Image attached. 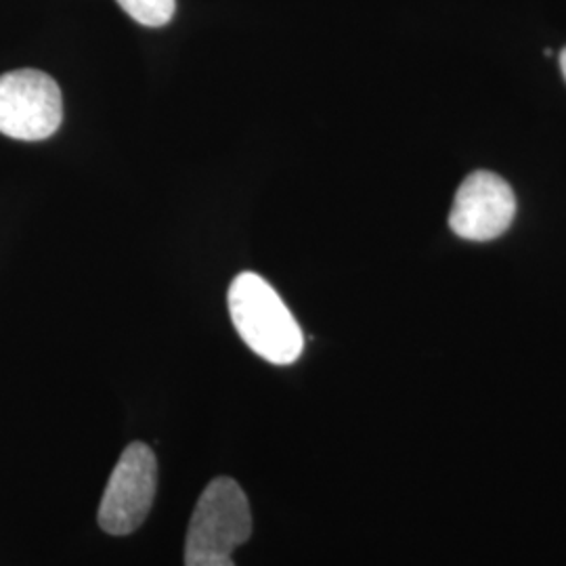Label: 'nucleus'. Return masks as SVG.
<instances>
[{"mask_svg":"<svg viewBox=\"0 0 566 566\" xmlns=\"http://www.w3.org/2000/svg\"><path fill=\"white\" fill-rule=\"evenodd\" d=\"M252 535V512L242 486L233 479H214L193 510L185 566H235L233 552Z\"/></svg>","mask_w":566,"mask_h":566,"instance_id":"f03ea898","label":"nucleus"},{"mask_svg":"<svg viewBox=\"0 0 566 566\" xmlns=\"http://www.w3.org/2000/svg\"><path fill=\"white\" fill-rule=\"evenodd\" d=\"M229 313L240 338L273 365L294 364L303 355V329L282 296L256 273H240L229 287Z\"/></svg>","mask_w":566,"mask_h":566,"instance_id":"f257e3e1","label":"nucleus"},{"mask_svg":"<svg viewBox=\"0 0 566 566\" xmlns=\"http://www.w3.org/2000/svg\"><path fill=\"white\" fill-rule=\"evenodd\" d=\"M560 70H563V74H565L566 81V49L563 51V55H560Z\"/></svg>","mask_w":566,"mask_h":566,"instance_id":"0eeeda50","label":"nucleus"},{"mask_svg":"<svg viewBox=\"0 0 566 566\" xmlns=\"http://www.w3.org/2000/svg\"><path fill=\"white\" fill-rule=\"evenodd\" d=\"M60 84L39 70L0 76V133L18 142H42L60 130Z\"/></svg>","mask_w":566,"mask_h":566,"instance_id":"7ed1b4c3","label":"nucleus"},{"mask_svg":"<svg viewBox=\"0 0 566 566\" xmlns=\"http://www.w3.org/2000/svg\"><path fill=\"white\" fill-rule=\"evenodd\" d=\"M158 491V460L143 443H130L122 451L105 493L97 521L109 535H130L145 523Z\"/></svg>","mask_w":566,"mask_h":566,"instance_id":"20e7f679","label":"nucleus"},{"mask_svg":"<svg viewBox=\"0 0 566 566\" xmlns=\"http://www.w3.org/2000/svg\"><path fill=\"white\" fill-rule=\"evenodd\" d=\"M514 214L512 187L500 175L479 170L460 185L449 212V227L468 242H491L506 233Z\"/></svg>","mask_w":566,"mask_h":566,"instance_id":"39448f33","label":"nucleus"},{"mask_svg":"<svg viewBox=\"0 0 566 566\" xmlns=\"http://www.w3.org/2000/svg\"><path fill=\"white\" fill-rule=\"evenodd\" d=\"M126 15L147 28H160L172 20L177 0H116Z\"/></svg>","mask_w":566,"mask_h":566,"instance_id":"423d86ee","label":"nucleus"}]
</instances>
